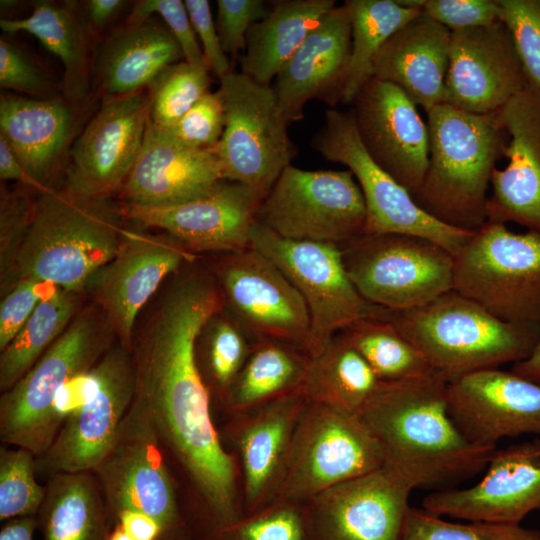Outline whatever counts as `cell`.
<instances>
[{
	"mask_svg": "<svg viewBox=\"0 0 540 540\" xmlns=\"http://www.w3.org/2000/svg\"><path fill=\"white\" fill-rule=\"evenodd\" d=\"M412 490L384 466L331 487L306 503L313 540H401Z\"/></svg>",
	"mask_w": 540,
	"mask_h": 540,
	"instance_id": "obj_25",
	"label": "cell"
},
{
	"mask_svg": "<svg viewBox=\"0 0 540 540\" xmlns=\"http://www.w3.org/2000/svg\"><path fill=\"white\" fill-rule=\"evenodd\" d=\"M200 540H313L307 504L276 501Z\"/></svg>",
	"mask_w": 540,
	"mask_h": 540,
	"instance_id": "obj_42",
	"label": "cell"
},
{
	"mask_svg": "<svg viewBox=\"0 0 540 540\" xmlns=\"http://www.w3.org/2000/svg\"><path fill=\"white\" fill-rule=\"evenodd\" d=\"M256 338L226 307L202 328L196 342V362L212 407L223 412Z\"/></svg>",
	"mask_w": 540,
	"mask_h": 540,
	"instance_id": "obj_38",
	"label": "cell"
},
{
	"mask_svg": "<svg viewBox=\"0 0 540 540\" xmlns=\"http://www.w3.org/2000/svg\"><path fill=\"white\" fill-rule=\"evenodd\" d=\"M181 60V49L166 26L149 18L125 23L98 47L95 88L103 98L144 90L165 67Z\"/></svg>",
	"mask_w": 540,
	"mask_h": 540,
	"instance_id": "obj_31",
	"label": "cell"
},
{
	"mask_svg": "<svg viewBox=\"0 0 540 540\" xmlns=\"http://www.w3.org/2000/svg\"><path fill=\"white\" fill-rule=\"evenodd\" d=\"M84 404L70 415L53 443L36 457V473L94 472L111 449L135 394L131 350L113 344L91 369Z\"/></svg>",
	"mask_w": 540,
	"mask_h": 540,
	"instance_id": "obj_15",
	"label": "cell"
},
{
	"mask_svg": "<svg viewBox=\"0 0 540 540\" xmlns=\"http://www.w3.org/2000/svg\"><path fill=\"white\" fill-rule=\"evenodd\" d=\"M77 111L63 97L0 96V137L43 188H49L48 180L73 138Z\"/></svg>",
	"mask_w": 540,
	"mask_h": 540,
	"instance_id": "obj_30",
	"label": "cell"
},
{
	"mask_svg": "<svg viewBox=\"0 0 540 540\" xmlns=\"http://www.w3.org/2000/svg\"><path fill=\"white\" fill-rule=\"evenodd\" d=\"M80 293L57 288L43 298L27 322L1 350L0 389H10L59 338L76 316Z\"/></svg>",
	"mask_w": 540,
	"mask_h": 540,
	"instance_id": "obj_39",
	"label": "cell"
},
{
	"mask_svg": "<svg viewBox=\"0 0 540 540\" xmlns=\"http://www.w3.org/2000/svg\"><path fill=\"white\" fill-rule=\"evenodd\" d=\"M448 382L526 359L540 341V325L502 321L455 290L410 309L379 308Z\"/></svg>",
	"mask_w": 540,
	"mask_h": 540,
	"instance_id": "obj_5",
	"label": "cell"
},
{
	"mask_svg": "<svg viewBox=\"0 0 540 540\" xmlns=\"http://www.w3.org/2000/svg\"><path fill=\"white\" fill-rule=\"evenodd\" d=\"M351 22V54L341 103L352 104L372 77V64L390 37L416 17L422 7H407L398 0H347Z\"/></svg>",
	"mask_w": 540,
	"mask_h": 540,
	"instance_id": "obj_37",
	"label": "cell"
},
{
	"mask_svg": "<svg viewBox=\"0 0 540 540\" xmlns=\"http://www.w3.org/2000/svg\"><path fill=\"white\" fill-rule=\"evenodd\" d=\"M39 193L27 234L1 285L9 282L12 287L32 278L83 292L120 246L125 229L120 205L110 198L80 197L63 189Z\"/></svg>",
	"mask_w": 540,
	"mask_h": 540,
	"instance_id": "obj_3",
	"label": "cell"
},
{
	"mask_svg": "<svg viewBox=\"0 0 540 540\" xmlns=\"http://www.w3.org/2000/svg\"><path fill=\"white\" fill-rule=\"evenodd\" d=\"M380 380L341 333L311 356L302 385L309 402L359 414Z\"/></svg>",
	"mask_w": 540,
	"mask_h": 540,
	"instance_id": "obj_35",
	"label": "cell"
},
{
	"mask_svg": "<svg viewBox=\"0 0 540 540\" xmlns=\"http://www.w3.org/2000/svg\"><path fill=\"white\" fill-rule=\"evenodd\" d=\"M339 247L350 280L372 305L405 310L453 290L454 256L426 238L364 233Z\"/></svg>",
	"mask_w": 540,
	"mask_h": 540,
	"instance_id": "obj_9",
	"label": "cell"
},
{
	"mask_svg": "<svg viewBox=\"0 0 540 540\" xmlns=\"http://www.w3.org/2000/svg\"><path fill=\"white\" fill-rule=\"evenodd\" d=\"M268 13L263 0H218L217 30L224 52L232 58L244 52L249 30Z\"/></svg>",
	"mask_w": 540,
	"mask_h": 540,
	"instance_id": "obj_51",
	"label": "cell"
},
{
	"mask_svg": "<svg viewBox=\"0 0 540 540\" xmlns=\"http://www.w3.org/2000/svg\"><path fill=\"white\" fill-rule=\"evenodd\" d=\"M209 68L181 60L165 67L147 86L150 121L167 130L209 92Z\"/></svg>",
	"mask_w": 540,
	"mask_h": 540,
	"instance_id": "obj_41",
	"label": "cell"
},
{
	"mask_svg": "<svg viewBox=\"0 0 540 540\" xmlns=\"http://www.w3.org/2000/svg\"><path fill=\"white\" fill-rule=\"evenodd\" d=\"M226 123L221 91L207 92L167 131L182 143L197 149L213 150Z\"/></svg>",
	"mask_w": 540,
	"mask_h": 540,
	"instance_id": "obj_46",
	"label": "cell"
},
{
	"mask_svg": "<svg viewBox=\"0 0 540 540\" xmlns=\"http://www.w3.org/2000/svg\"><path fill=\"white\" fill-rule=\"evenodd\" d=\"M312 146L323 158L345 165L355 177L366 205L365 233L419 236L439 244L453 256L475 233L447 226L420 208L412 194L370 157L351 112L328 109Z\"/></svg>",
	"mask_w": 540,
	"mask_h": 540,
	"instance_id": "obj_13",
	"label": "cell"
},
{
	"mask_svg": "<svg viewBox=\"0 0 540 540\" xmlns=\"http://www.w3.org/2000/svg\"><path fill=\"white\" fill-rule=\"evenodd\" d=\"M263 198L245 185L221 180L196 199L169 206L120 204L124 218L158 228L192 253H229L251 247Z\"/></svg>",
	"mask_w": 540,
	"mask_h": 540,
	"instance_id": "obj_20",
	"label": "cell"
},
{
	"mask_svg": "<svg viewBox=\"0 0 540 540\" xmlns=\"http://www.w3.org/2000/svg\"><path fill=\"white\" fill-rule=\"evenodd\" d=\"M150 115L146 89L103 98L70 146L63 190L86 198L120 192L141 150Z\"/></svg>",
	"mask_w": 540,
	"mask_h": 540,
	"instance_id": "obj_17",
	"label": "cell"
},
{
	"mask_svg": "<svg viewBox=\"0 0 540 540\" xmlns=\"http://www.w3.org/2000/svg\"><path fill=\"white\" fill-rule=\"evenodd\" d=\"M0 448V520L36 516L45 486L36 480V456L22 447Z\"/></svg>",
	"mask_w": 540,
	"mask_h": 540,
	"instance_id": "obj_43",
	"label": "cell"
},
{
	"mask_svg": "<svg viewBox=\"0 0 540 540\" xmlns=\"http://www.w3.org/2000/svg\"><path fill=\"white\" fill-rule=\"evenodd\" d=\"M427 113L428 167L416 203L437 221L475 232L487 222L488 190L507 135L495 114L446 103Z\"/></svg>",
	"mask_w": 540,
	"mask_h": 540,
	"instance_id": "obj_4",
	"label": "cell"
},
{
	"mask_svg": "<svg viewBox=\"0 0 540 540\" xmlns=\"http://www.w3.org/2000/svg\"><path fill=\"white\" fill-rule=\"evenodd\" d=\"M38 529L36 516L18 517L4 521L0 530V540H32Z\"/></svg>",
	"mask_w": 540,
	"mask_h": 540,
	"instance_id": "obj_57",
	"label": "cell"
},
{
	"mask_svg": "<svg viewBox=\"0 0 540 540\" xmlns=\"http://www.w3.org/2000/svg\"><path fill=\"white\" fill-rule=\"evenodd\" d=\"M422 10L450 31L487 26L499 20L497 0H423Z\"/></svg>",
	"mask_w": 540,
	"mask_h": 540,
	"instance_id": "obj_52",
	"label": "cell"
},
{
	"mask_svg": "<svg viewBox=\"0 0 540 540\" xmlns=\"http://www.w3.org/2000/svg\"><path fill=\"white\" fill-rule=\"evenodd\" d=\"M45 488L36 515L43 540H108L112 527L93 472L55 474Z\"/></svg>",
	"mask_w": 540,
	"mask_h": 540,
	"instance_id": "obj_34",
	"label": "cell"
},
{
	"mask_svg": "<svg viewBox=\"0 0 540 540\" xmlns=\"http://www.w3.org/2000/svg\"><path fill=\"white\" fill-rule=\"evenodd\" d=\"M193 29L206 60V63L215 76L220 79L232 72L227 54L224 52L217 26L212 17L209 1L185 0Z\"/></svg>",
	"mask_w": 540,
	"mask_h": 540,
	"instance_id": "obj_53",
	"label": "cell"
},
{
	"mask_svg": "<svg viewBox=\"0 0 540 540\" xmlns=\"http://www.w3.org/2000/svg\"><path fill=\"white\" fill-rule=\"evenodd\" d=\"M197 255L176 239L124 229L114 257L97 270L85 289L99 306L117 342L131 350L139 311L164 279Z\"/></svg>",
	"mask_w": 540,
	"mask_h": 540,
	"instance_id": "obj_18",
	"label": "cell"
},
{
	"mask_svg": "<svg viewBox=\"0 0 540 540\" xmlns=\"http://www.w3.org/2000/svg\"><path fill=\"white\" fill-rule=\"evenodd\" d=\"M378 309L340 333L379 380L398 381L433 371L420 352L390 322L378 316Z\"/></svg>",
	"mask_w": 540,
	"mask_h": 540,
	"instance_id": "obj_40",
	"label": "cell"
},
{
	"mask_svg": "<svg viewBox=\"0 0 540 540\" xmlns=\"http://www.w3.org/2000/svg\"><path fill=\"white\" fill-rule=\"evenodd\" d=\"M422 506L441 517L520 524L540 510V440L496 449L480 481L467 488L434 491Z\"/></svg>",
	"mask_w": 540,
	"mask_h": 540,
	"instance_id": "obj_23",
	"label": "cell"
},
{
	"mask_svg": "<svg viewBox=\"0 0 540 540\" xmlns=\"http://www.w3.org/2000/svg\"><path fill=\"white\" fill-rule=\"evenodd\" d=\"M352 105V117L370 157L414 197L429 161L428 126L417 105L396 85L374 77Z\"/></svg>",
	"mask_w": 540,
	"mask_h": 540,
	"instance_id": "obj_22",
	"label": "cell"
},
{
	"mask_svg": "<svg viewBox=\"0 0 540 540\" xmlns=\"http://www.w3.org/2000/svg\"><path fill=\"white\" fill-rule=\"evenodd\" d=\"M108 540H135L129 536L120 526L115 525L110 533Z\"/></svg>",
	"mask_w": 540,
	"mask_h": 540,
	"instance_id": "obj_59",
	"label": "cell"
},
{
	"mask_svg": "<svg viewBox=\"0 0 540 540\" xmlns=\"http://www.w3.org/2000/svg\"><path fill=\"white\" fill-rule=\"evenodd\" d=\"M533 540H540V531H538Z\"/></svg>",
	"mask_w": 540,
	"mask_h": 540,
	"instance_id": "obj_61",
	"label": "cell"
},
{
	"mask_svg": "<svg viewBox=\"0 0 540 540\" xmlns=\"http://www.w3.org/2000/svg\"><path fill=\"white\" fill-rule=\"evenodd\" d=\"M537 533L520 524L451 522L424 509L410 507L401 540H533Z\"/></svg>",
	"mask_w": 540,
	"mask_h": 540,
	"instance_id": "obj_44",
	"label": "cell"
},
{
	"mask_svg": "<svg viewBox=\"0 0 540 540\" xmlns=\"http://www.w3.org/2000/svg\"><path fill=\"white\" fill-rule=\"evenodd\" d=\"M221 180V165L213 150L188 146L149 119L141 150L119 196L121 204L169 206L201 197Z\"/></svg>",
	"mask_w": 540,
	"mask_h": 540,
	"instance_id": "obj_27",
	"label": "cell"
},
{
	"mask_svg": "<svg viewBox=\"0 0 540 540\" xmlns=\"http://www.w3.org/2000/svg\"><path fill=\"white\" fill-rule=\"evenodd\" d=\"M307 403L301 389L224 413L225 422L218 432L239 466L245 514L275 501Z\"/></svg>",
	"mask_w": 540,
	"mask_h": 540,
	"instance_id": "obj_19",
	"label": "cell"
},
{
	"mask_svg": "<svg viewBox=\"0 0 540 540\" xmlns=\"http://www.w3.org/2000/svg\"><path fill=\"white\" fill-rule=\"evenodd\" d=\"M336 6L335 0H280L254 24L241 57L242 73L270 85L309 33Z\"/></svg>",
	"mask_w": 540,
	"mask_h": 540,
	"instance_id": "obj_33",
	"label": "cell"
},
{
	"mask_svg": "<svg viewBox=\"0 0 540 540\" xmlns=\"http://www.w3.org/2000/svg\"><path fill=\"white\" fill-rule=\"evenodd\" d=\"M496 115L508 137V163L493 170L487 221L540 233V91L529 81Z\"/></svg>",
	"mask_w": 540,
	"mask_h": 540,
	"instance_id": "obj_26",
	"label": "cell"
},
{
	"mask_svg": "<svg viewBox=\"0 0 540 540\" xmlns=\"http://www.w3.org/2000/svg\"><path fill=\"white\" fill-rule=\"evenodd\" d=\"M93 473L112 528L120 512L135 510L160 525V540H195L173 468L151 425L133 404L111 449Z\"/></svg>",
	"mask_w": 540,
	"mask_h": 540,
	"instance_id": "obj_8",
	"label": "cell"
},
{
	"mask_svg": "<svg viewBox=\"0 0 540 540\" xmlns=\"http://www.w3.org/2000/svg\"><path fill=\"white\" fill-rule=\"evenodd\" d=\"M383 463L381 447L359 415L308 401L274 502L305 504Z\"/></svg>",
	"mask_w": 540,
	"mask_h": 540,
	"instance_id": "obj_11",
	"label": "cell"
},
{
	"mask_svg": "<svg viewBox=\"0 0 540 540\" xmlns=\"http://www.w3.org/2000/svg\"><path fill=\"white\" fill-rule=\"evenodd\" d=\"M130 2L123 0H88L81 2L92 33L112 23Z\"/></svg>",
	"mask_w": 540,
	"mask_h": 540,
	"instance_id": "obj_55",
	"label": "cell"
},
{
	"mask_svg": "<svg viewBox=\"0 0 540 540\" xmlns=\"http://www.w3.org/2000/svg\"><path fill=\"white\" fill-rule=\"evenodd\" d=\"M251 245L292 282L308 308L313 355L336 334L375 314L350 280L339 245L281 237L256 221Z\"/></svg>",
	"mask_w": 540,
	"mask_h": 540,
	"instance_id": "obj_14",
	"label": "cell"
},
{
	"mask_svg": "<svg viewBox=\"0 0 540 540\" xmlns=\"http://www.w3.org/2000/svg\"><path fill=\"white\" fill-rule=\"evenodd\" d=\"M115 525L120 526L135 540L161 539L160 525L153 518L139 511L124 510L120 512L115 519Z\"/></svg>",
	"mask_w": 540,
	"mask_h": 540,
	"instance_id": "obj_54",
	"label": "cell"
},
{
	"mask_svg": "<svg viewBox=\"0 0 540 540\" xmlns=\"http://www.w3.org/2000/svg\"><path fill=\"white\" fill-rule=\"evenodd\" d=\"M451 31L423 10L375 57L371 76L399 87L428 112L444 103Z\"/></svg>",
	"mask_w": 540,
	"mask_h": 540,
	"instance_id": "obj_29",
	"label": "cell"
},
{
	"mask_svg": "<svg viewBox=\"0 0 540 540\" xmlns=\"http://www.w3.org/2000/svg\"><path fill=\"white\" fill-rule=\"evenodd\" d=\"M35 201L28 187L9 190L1 183L0 190V269L1 282L14 264L27 234L34 213Z\"/></svg>",
	"mask_w": 540,
	"mask_h": 540,
	"instance_id": "obj_47",
	"label": "cell"
},
{
	"mask_svg": "<svg viewBox=\"0 0 540 540\" xmlns=\"http://www.w3.org/2000/svg\"><path fill=\"white\" fill-rule=\"evenodd\" d=\"M20 1L17 0H1L0 7L1 11L3 10H12L20 5Z\"/></svg>",
	"mask_w": 540,
	"mask_h": 540,
	"instance_id": "obj_60",
	"label": "cell"
},
{
	"mask_svg": "<svg viewBox=\"0 0 540 540\" xmlns=\"http://www.w3.org/2000/svg\"><path fill=\"white\" fill-rule=\"evenodd\" d=\"M528 82L502 21L451 31L444 103L472 114H495Z\"/></svg>",
	"mask_w": 540,
	"mask_h": 540,
	"instance_id": "obj_21",
	"label": "cell"
},
{
	"mask_svg": "<svg viewBox=\"0 0 540 540\" xmlns=\"http://www.w3.org/2000/svg\"><path fill=\"white\" fill-rule=\"evenodd\" d=\"M257 222L292 240L342 245L365 233L362 191L349 170L287 166L262 200Z\"/></svg>",
	"mask_w": 540,
	"mask_h": 540,
	"instance_id": "obj_12",
	"label": "cell"
},
{
	"mask_svg": "<svg viewBox=\"0 0 540 540\" xmlns=\"http://www.w3.org/2000/svg\"><path fill=\"white\" fill-rule=\"evenodd\" d=\"M351 43L348 8L336 5L276 76L273 89L289 123L303 118L305 105L311 100L331 106L341 103Z\"/></svg>",
	"mask_w": 540,
	"mask_h": 540,
	"instance_id": "obj_28",
	"label": "cell"
},
{
	"mask_svg": "<svg viewBox=\"0 0 540 540\" xmlns=\"http://www.w3.org/2000/svg\"><path fill=\"white\" fill-rule=\"evenodd\" d=\"M511 371L540 384V341L526 359L513 364Z\"/></svg>",
	"mask_w": 540,
	"mask_h": 540,
	"instance_id": "obj_58",
	"label": "cell"
},
{
	"mask_svg": "<svg viewBox=\"0 0 540 540\" xmlns=\"http://www.w3.org/2000/svg\"><path fill=\"white\" fill-rule=\"evenodd\" d=\"M0 86L38 99L57 97L55 84L43 68L4 38L0 39Z\"/></svg>",
	"mask_w": 540,
	"mask_h": 540,
	"instance_id": "obj_49",
	"label": "cell"
},
{
	"mask_svg": "<svg viewBox=\"0 0 540 540\" xmlns=\"http://www.w3.org/2000/svg\"><path fill=\"white\" fill-rule=\"evenodd\" d=\"M114 335L94 309L79 312L36 363L0 397V439L30 450L36 457L56 438L52 408L60 389L91 370L113 345Z\"/></svg>",
	"mask_w": 540,
	"mask_h": 540,
	"instance_id": "obj_6",
	"label": "cell"
},
{
	"mask_svg": "<svg viewBox=\"0 0 540 540\" xmlns=\"http://www.w3.org/2000/svg\"><path fill=\"white\" fill-rule=\"evenodd\" d=\"M211 272L226 309L252 335L293 343L312 356L311 321L305 301L268 257L253 246L222 253Z\"/></svg>",
	"mask_w": 540,
	"mask_h": 540,
	"instance_id": "obj_16",
	"label": "cell"
},
{
	"mask_svg": "<svg viewBox=\"0 0 540 540\" xmlns=\"http://www.w3.org/2000/svg\"><path fill=\"white\" fill-rule=\"evenodd\" d=\"M0 27L8 34H31L56 55L64 67L63 98L76 110L84 108L92 94V31L81 2L33 1L29 16L1 19Z\"/></svg>",
	"mask_w": 540,
	"mask_h": 540,
	"instance_id": "obj_32",
	"label": "cell"
},
{
	"mask_svg": "<svg viewBox=\"0 0 540 540\" xmlns=\"http://www.w3.org/2000/svg\"><path fill=\"white\" fill-rule=\"evenodd\" d=\"M226 123L213 149L224 180L245 185L263 199L297 149L288 135L286 119L272 86L242 72L220 79Z\"/></svg>",
	"mask_w": 540,
	"mask_h": 540,
	"instance_id": "obj_10",
	"label": "cell"
},
{
	"mask_svg": "<svg viewBox=\"0 0 540 540\" xmlns=\"http://www.w3.org/2000/svg\"><path fill=\"white\" fill-rule=\"evenodd\" d=\"M58 287L37 279H21L5 294L0 306V351L17 335L40 301Z\"/></svg>",
	"mask_w": 540,
	"mask_h": 540,
	"instance_id": "obj_50",
	"label": "cell"
},
{
	"mask_svg": "<svg viewBox=\"0 0 540 540\" xmlns=\"http://www.w3.org/2000/svg\"><path fill=\"white\" fill-rule=\"evenodd\" d=\"M216 301L192 287L169 289L133 339L132 404L143 414L173 468L195 540L245 515L237 460L213 421L196 362L198 336Z\"/></svg>",
	"mask_w": 540,
	"mask_h": 540,
	"instance_id": "obj_1",
	"label": "cell"
},
{
	"mask_svg": "<svg viewBox=\"0 0 540 540\" xmlns=\"http://www.w3.org/2000/svg\"><path fill=\"white\" fill-rule=\"evenodd\" d=\"M453 290L502 321L540 325V233L487 221L454 255Z\"/></svg>",
	"mask_w": 540,
	"mask_h": 540,
	"instance_id": "obj_7",
	"label": "cell"
},
{
	"mask_svg": "<svg viewBox=\"0 0 540 540\" xmlns=\"http://www.w3.org/2000/svg\"><path fill=\"white\" fill-rule=\"evenodd\" d=\"M311 354L298 345L256 338L227 398L223 414L301 390Z\"/></svg>",
	"mask_w": 540,
	"mask_h": 540,
	"instance_id": "obj_36",
	"label": "cell"
},
{
	"mask_svg": "<svg viewBox=\"0 0 540 540\" xmlns=\"http://www.w3.org/2000/svg\"><path fill=\"white\" fill-rule=\"evenodd\" d=\"M448 380L436 371L381 381L358 414L379 443L383 466L412 489L442 487L486 468L497 448L471 444L451 419Z\"/></svg>",
	"mask_w": 540,
	"mask_h": 540,
	"instance_id": "obj_2",
	"label": "cell"
},
{
	"mask_svg": "<svg viewBox=\"0 0 540 540\" xmlns=\"http://www.w3.org/2000/svg\"><path fill=\"white\" fill-rule=\"evenodd\" d=\"M0 179L1 182L16 181L22 186L32 188L38 192L47 189L41 187L27 174L9 145L2 137H0Z\"/></svg>",
	"mask_w": 540,
	"mask_h": 540,
	"instance_id": "obj_56",
	"label": "cell"
},
{
	"mask_svg": "<svg viewBox=\"0 0 540 540\" xmlns=\"http://www.w3.org/2000/svg\"><path fill=\"white\" fill-rule=\"evenodd\" d=\"M524 71L540 91V0H497Z\"/></svg>",
	"mask_w": 540,
	"mask_h": 540,
	"instance_id": "obj_45",
	"label": "cell"
},
{
	"mask_svg": "<svg viewBox=\"0 0 540 540\" xmlns=\"http://www.w3.org/2000/svg\"><path fill=\"white\" fill-rule=\"evenodd\" d=\"M153 14L159 15L164 21L165 26L177 41L186 62L195 66L208 67L184 1H134L126 23L142 22L151 18Z\"/></svg>",
	"mask_w": 540,
	"mask_h": 540,
	"instance_id": "obj_48",
	"label": "cell"
},
{
	"mask_svg": "<svg viewBox=\"0 0 540 540\" xmlns=\"http://www.w3.org/2000/svg\"><path fill=\"white\" fill-rule=\"evenodd\" d=\"M447 406L460 433L478 447L540 435V384L513 371L483 369L448 382Z\"/></svg>",
	"mask_w": 540,
	"mask_h": 540,
	"instance_id": "obj_24",
	"label": "cell"
}]
</instances>
